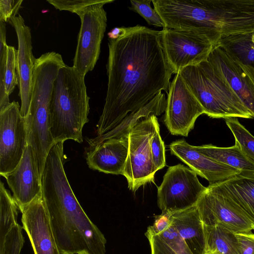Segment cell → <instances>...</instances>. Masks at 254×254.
I'll list each match as a JSON object with an SVG mask.
<instances>
[{
	"mask_svg": "<svg viewBox=\"0 0 254 254\" xmlns=\"http://www.w3.org/2000/svg\"><path fill=\"white\" fill-rule=\"evenodd\" d=\"M166 99L162 92H159L150 102L136 112L129 114L118 126L106 133L89 139L88 149L91 148L103 141L116 137L127 132L131 127L138 121L151 115L156 116L165 110Z\"/></svg>",
	"mask_w": 254,
	"mask_h": 254,
	"instance_id": "22",
	"label": "cell"
},
{
	"mask_svg": "<svg viewBox=\"0 0 254 254\" xmlns=\"http://www.w3.org/2000/svg\"><path fill=\"white\" fill-rule=\"evenodd\" d=\"M84 77L64 65L54 82L50 105V130L55 143L71 139L83 142L82 129L88 122L89 97Z\"/></svg>",
	"mask_w": 254,
	"mask_h": 254,
	"instance_id": "4",
	"label": "cell"
},
{
	"mask_svg": "<svg viewBox=\"0 0 254 254\" xmlns=\"http://www.w3.org/2000/svg\"><path fill=\"white\" fill-rule=\"evenodd\" d=\"M22 229L18 223L11 229L0 245V254H20L24 243Z\"/></svg>",
	"mask_w": 254,
	"mask_h": 254,
	"instance_id": "29",
	"label": "cell"
},
{
	"mask_svg": "<svg viewBox=\"0 0 254 254\" xmlns=\"http://www.w3.org/2000/svg\"><path fill=\"white\" fill-rule=\"evenodd\" d=\"M172 214L168 212L162 211L161 214L155 216L153 224L148 227L145 235H156L165 231L172 225Z\"/></svg>",
	"mask_w": 254,
	"mask_h": 254,
	"instance_id": "34",
	"label": "cell"
},
{
	"mask_svg": "<svg viewBox=\"0 0 254 254\" xmlns=\"http://www.w3.org/2000/svg\"><path fill=\"white\" fill-rule=\"evenodd\" d=\"M169 148L172 154L186 164L196 175L207 180L209 185L224 181L242 172L208 158L184 139L172 142Z\"/></svg>",
	"mask_w": 254,
	"mask_h": 254,
	"instance_id": "17",
	"label": "cell"
},
{
	"mask_svg": "<svg viewBox=\"0 0 254 254\" xmlns=\"http://www.w3.org/2000/svg\"><path fill=\"white\" fill-rule=\"evenodd\" d=\"M101 0H48L47 2L60 10L76 13L85 7L99 2Z\"/></svg>",
	"mask_w": 254,
	"mask_h": 254,
	"instance_id": "33",
	"label": "cell"
},
{
	"mask_svg": "<svg viewBox=\"0 0 254 254\" xmlns=\"http://www.w3.org/2000/svg\"><path fill=\"white\" fill-rule=\"evenodd\" d=\"M64 65L62 56L55 52L42 54L35 64L30 102L24 119L27 144L33 149L41 175L56 144L50 130V105L54 82Z\"/></svg>",
	"mask_w": 254,
	"mask_h": 254,
	"instance_id": "3",
	"label": "cell"
},
{
	"mask_svg": "<svg viewBox=\"0 0 254 254\" xmlns=\"http://www.w3.org/2000/svg\"><path fill=\"white\" fill-rule=\"evenodd\" d=\"M22 2V0H0V21L9 22L17 15Z\"/></svg>",
	"mask_w": 254,
	"mask_h": 254,
	"instance_id": "35",
	"label": "cell"
},
{
	"mask_svg": "<svg viewBox=\"0 0 254 254\" xmlns=\"http://www.w3.org/2000/svg\"><path fill=\"white\" fill-rule=\"evenodd\" d=\"M194 149L208 158L222 164L239 170L242 173H254V161L235 141L230 147H218L212 144L193 146Z\"/></svg>",
	"mask_w": 254,
	"mask_h": 254,
	"instance_id": "21",
	"label": "cell"
},
{
	"mask_svg": "<svg viewBox=\"0 0 254 254\" xmlns=\"http://www.w3.org/2000/svg\"><path fill=\"white\" fill-rule=\"evenodd\" d=\"M151 147L153 163L156 169L158 171L164 168L166 165L164 143L160 134L158 123L156 126Z\"/></svg>",
	"mask_w": 254,
	"mask_h": 254,
	"instance_id": "32",
	"label": "cell"
},
{
	"mask_svg": "<svg viewBox=\"0 0 254 254\" xmlns=\"http://www.w3.org/2000/svg\"><path fill=\"white\" fill-rule=\"evenodd\" d=\"M17 50L13 46H8L6 67L4 74V85L6 93L9 96L18 84L17 70Z\"/></svg>",
	"mask_w": 254,
	"mask_h": 254,
	"instance_id": "31",
	"label": "cell"
},
{
	"mask_svg": "<svg viewBox=\"0 0 254 254\" xmlns=\"http://www.w3.org/2000/svg\"><path fill=\"white\" fill-rule=\"evenodd\" d=\"M251 38L252 41L254 43V33H251Z\"/></svg>",
	"mask_w": 254,
	"mask_h": 254,
	"instance_id": "38",
	"label": "cell"
},
{
	"mask_svg": "<svg viewBox=\"0 0 254 254\" xmlns=\"http://www.w3.org/2000/svg\"><path fill=\"white\" fill-rule=\"evenodd\" d=\"M240 254H254V234L252 232L235 233Z\"/></svg>",
	"mask_w": 254,
	"mask_h": 254,
	"instance_id": "36",
	"label": "cell"
},
{
	"mask_svg": "<svg viewBox=\"0 0 254 254\" xmlns=\"http://www.w3.org/2000/svg\"><path fill=\"white\" fill-rule=\"evenodd\" d=\"M128 148V131L87 149V164L92 170L106 174L123 175Z\"/></svg>",
	"mask_w": 254,
	"mask_h": 254,
	"instance_id": "18",
	"label": "cell"
},
{
	"mask_svg": "<svg viewBox=\"0 0 254 254\" xmlns=\"http://www.w3.org/2000/svg\"><path fill=\"white\" fill-rule=\"evenodd\" d=\"M161 31L163 49L174 74L206 61L221 36L215 33L164 27Z\"/></svg>",
	"mask_w": 254,
	"mask_h": 254,
	"instance_id": "6",
	"label": "cell"
},
{
	"mask_svg": "<svg viewBox=\"0 0 254 254\" xmlns=\"http://www.w3.org/2000/svg\"><path fill=\"white\" fill-rule=\"evenodd\" d=\"M3 177L21 212L42 191V176L31 146L27 144L18 165Z\"/></svg>",
	"mask_w": 254,
	"mask_h": 254,
	"instance_id": "14",
	"label": "cell"
},
{
	"mask_svg": "<svg viewBox=\"0 0 254 254\" xmlns=\"http://www.w3.org/2000/svg\"><path fill=\"white\" fill-rule=\"evenodd\" d=\"M17 205L4 184L0 183V245L11 229L17 224Z\"/></svg>",
	"mask_w": 254,
	"mask_h": 254,
	"instance_id": "25",
	"label": "cell"
},
{
	"mask_svg": "<svg viewBox=\"0 0 254 254\" xmlns=\"http://www.w3.org/2000/svg\"><path fill=\"white\" fill-rule=\"evenodd\" d=\"M205 254H219L216 252H212V253H206Z\"/></svg>",
	"mask_w": 254,
	"mask_h": 254,
	"instance_id": "39",
	"label": "cell"
},
{
	"mask_svg": "<svg viewBox=\"0 0 254 254\" xmlns=\"http://www.w3.org/2000/svg\"><path fill=\"white\" fill-rule=\"evenodd\" d=\"M114 0H101L78 11L81 21L73 66L85 76L94 68L99 58L101 44L107 26L106 4Z\"/></svg>",
	"mask_w": 254,
	"mask_h": 254,
	"instance_id": "8",
	"label": "cell"
},
{
	"mask_svg": "<svg viewBox=\"0 0 254 254\" xmlns=\"http://www.w3.org/2000/svg\"><path fill=\"white\" fill-rule=\"evenodd\" d=\"M9 22L14 27L18 41L17 73L19 96L21 99L20 113L25 118L29 110L31 97L33 73L36 59L32 52L31 29L25 24L20 14L11 18Z\"/></svg>",
	"mask_w": 254,
	"mask_h": 254,
	"instance_id": "16",
	"label": "cell"
},
{
	"mask_svg": "<svg viewBox=\"0 0 254 254\" xmlns=\"http://www.w3.org/2000/svg\"><path fill=\"white\" fill-rule=\"evenodd\" d=\"M64 141L50 151L42 176V194L62 254H105L106 240L75 197L66 176Z\"/></svg>",
	"mask_w": 254,
	"mask_h": 254,
	"instance_id": "2",
	"label": "cell"
},
{
	"mask_svg": "<svg viewBox=\"0 0 254 254\" xmlns=\"http://www.w3.org/2000/svg\"><path fill=\"white\" fill-rule=\"evenodd\" d=\"M196 205L205 225H219L234 233L254 229V224L229 200L207 189Z\"/></svg>",
	"mask_w": 254,
	"mask_h": 254,
	"instance_id": "13",
	"label": "cell"
},
{
	"mask_svg": "<svg viewBox=\"0 0 254 254\" xmlns=\"http://www.w3.org/2000/svg\"><path fill=\"white\" fill-rule=\"evenodd\" d=\"M206 190L191 169L182 164L170 166L158 188V206L171 214L186 210L196 205Z\"/></svg>",
	"mask_w": 254,
	"mask_h": 254,
	"instance_id": "9",
	"label": "cell"
},
{
	"mask_svg": "<svg viewBox=\"0 0 254 254\" xmlns=\"http://www.w3.org/2000/svg\"><path fill=\"white\" fill-rule=\"evenodd\" d=\"M204 110L179 73L171 82L165 110L164 123L173 135L188 136Z\"/></svg>",
	"mask_w": 254,
	"mask_h": 254,
	"instance_id": "10",
	"label": "cell"
},
{
	"mask_svg": "<svg viewBox=\"0 0 254 254\" xmlns=\"http://www.w3.org/2000/svg\"></svg>",
	"mask_w": 254,
	"mask_h": 254,
	"instance_id": "41",
	"label": "cell"
},
{
	"mask_svg": "<svg viewBox=\"0 0 254 254\" xmlns=\"http://www.w3.org/2000/svg\"><path fill=\"white\" fill-rule=\"evenodd\" d=\"M79 254H87L86 253H80Z\"/></svg>",
	"mask_w": 254,
	"mask_h": 254,
	"instance_id": "40",
	"label": "cell"
},
{
	"mask_svg": "<svg viewBox=\"0 0 254 254\" xmlns=\"http://www.w3.org/2000/svg\"><path fill=\"white\" fill-rule=\"evenodd\" d=\"M178 73L211 118H253L225 78L207 60Z\"/></svg>",
	"mask_w": 254,
	"mask_h": 254,
	"instance_id": "5",
	"label": "cell"
},
{
	"mask_svg": "<svg viewBox=\"0 0 254 254\" xmlns=\"http://www.w3.org/2000/svg\"><path fill=\"white\" fill-rule=\"evenodd\" d=\"M133 27H115L108 33L109 38L110 39H116L122 37L128 32L131 31Z\"/></svg>",
	"mask_w": 254,
	"mask_h": 254,
	"instance_id": "37",
	"label": "cell"
},
{
	"mask_svg": "<svg viewBox=\"0 0 254 254\" xmlns=\"http://www.w3.org/2000/svg\"><path fill=\"white\" fill-rule=\"evenodd\" d=\"M207 189L227 198L254 224V173L241 172Z\"/></svg>",
	"mask_w": 254,
	"mask_h": 254,
	"instance_id": "19",
	"label": "cell"
},
{
	"mask_svg": "<svg viewBox=\"0 0 254 254\" xmlns=\"http://www.w3.org/2000/svg\"><path fill=\"white\" fill-rule=\"evenodd\" d=\"M27 145L25 119L18 102L0 111V174L11 172L18 165Z\"/></svg>",
	"mask_w": 254,
	"mask_h": 254,
	"instance_id": "11",
	"label": "cell"
},
{
	"mask_svg": "<svg viewBox=\"0 0 254 254\" xmlns=\"http://www.w3.org/2000/svg\"><path fill=\"white\" fill-rule=\"evenodd\" d=\"M4 22L0 21V111L8 106L9 95L7 94L4 85V74L6 67L7 50L6 28Z\"/></svg>",
	"mask_w": 254,
	"mask_h": 254,
	"instance_id": "28",
	"label": "cell"
},
{
	"mask_svg": "<svg viewBox=\"0 0 254 254\" xmlns=\"http://www.w3.org/2000/svg\"><path fill=\"white\" fill-rule=\"evenodd\" d=\"M22 228L34 254H62L57 245L41 192L21 212Z\"/></svg>",
	"mask_w": 254,
	"mask_h": 254,
	"instance_id": "15",
	"label": "cell"
},
{
	"mask_svg": "<svg viewBox=\"0 0 254 254\" xmlns=\"http://www.w3.org/2000/svg\"><path fill=\"white\" fill-rule=\"evenodd\" d=\"M151 0H130L129 9L138 13L150 25L165 27V23L156 10L151 6Z\"/></svg>",
	"mask_w": 254,
	"mask_h": 254,
	"instance_id": "30",
	"label": "cell"
},
{
	"mask_svg": "<svg viewBox=\"0 0 254 254\" xmlns=\"http://www.w3.org/2000/svg\"><path fill=\"white\" fill-rule=\"evenodd\" d=\"M235 141L240 144L245 153L254 161V136L239 121L237 118L225 119Z\"/></svg>",
	"mask_w": 254,
	"mask_h": 254,
	"instance_id": "27",
	"label": "cell"
},
{
	"mask_svg": "<svg viewBox=\"0 0 254 254\" xmlns=\"http://www.w3.org/2000/svg\"><path fill=\"white\" fill-rule=\"evenodd\" d=\"M108 47V87L97 136L114 129L162 91L168 94L174 74L160 31L137 25L122 37L109 39Z\"/></svg>",
	"mask_w": 254,
	"mask_h": 254,
	"instance_id": "1",
	"label": "cell"
},
{
	"mask_svg": "<svg viewBox=\"0 0 254 254\" xmlns=\"http://www.w3.org/2000/svg\"><path fill=\"white\" fill-rule=\"evenodd\" d=\"M146 237L151 254H192L172 223L160 234Z\"/></svg>",
	"mask_w": 254,
	"mask_h": 254,
	"instance_id": "24",
	"label": "cell"
},
{
	"mask_svg": "<svg viewBox=\"0 0 254 254\" xmlns=\"http://www.w3.org/2000/svg\"><path fill=\"white\" fill-rule=\"evenodd\" d=\"M172 225L192 254H205L202 223L196 205L172 215Z\"/></svg>",
	"mask_w": 254,
	"mask_h": 254,
	"instance_id": "20",
	"label": "cell"
},
{
	"mask_svg": "<svg viewBox=\"0 0 254 254\" xmlns=\"http://www.w3.org/2000/svg\"><path fill=\"white\" fill-rule=\"evenodd\" d=\"M158 123L157 116L153 114L135 123L128 130V155L123 176L127 180L128 189L133 192L153 182L157 171L151 144Z\"/></svg>",
	"mask_w": 254,
	"mask_h": 254,
	"instance_id": "7",
	"label": "cell"
},
{
	"mask_svg": "<svg viewBox=\"0 0 254 254\" xmlns=\"http://www.w3.org/2000/svg\"><path fill=\"white\" fill-rule=\"evenodd\" d=\"M227 80L254 118V68L219 43L207 60Z\"/></svg>",
	"mask_w": 254,
	"mask_h": 254,
	"instance_id": "12",
	"label": "cell"
},
{
	"mask_svg": "<svg viewBox=\"0 0 254 254\" xmlns=\"http://www.w3.org/2000/svg\"><path fill=\"white\" fill-rule=\"evenodd\" d=\"M219 43L244 64L254 68V43L251 33L224 37Z\"/></svg>",
	"mask_w": 254,
	"mask_h": 254,
	"instance_id": "26",
	"label": "cell"
},
{
	"mask_svg": "<svg viewBox=\"0 0 254 254\" xmlns=\"http://www.w3.org/2000/svg\"><path fill=\"white\" fill-rule=\"evenodd\" d=\"M203 227L205 254H240L235 233L217 225Z\"/></svg>",
	"mask_w": 254,
	"mask_h": 254,
	"instance_id": "23",
	"label": "cell"
}]
</instances>
